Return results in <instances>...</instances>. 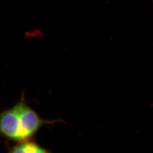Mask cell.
<instances>
[{
    "instance_id": "cell-1",
    "label": "cell",
    "mask_w": 153,
    "mask_h": 153,
    "mask_svg": "<svg viewBox=\"0 0 153 153\" xmlns=\"http://www.w3.org/2000/svg\"><path fill=\"white\" fill-rule=\"evenodd\" d=\"M15 106L21 121V142L30 140L43 126L51 123V121L41 119L35 111L28 106L23 99Z\"/></svg>"
},
{
    "instance_id": "cell-2",
    "label": "cell",
    "mask_w": 153,
    "mask_h": 153,
    "mask_svg": "<svg viewBox=\"0 0 153 153\" xmlns=\"http://www.w3.org/2000/svg\"><path fill=\"white\" fill-rule=\"evenodd\" d=\"M0 137L21 142V121L16 106L0 112Z\"/></svg>"
},
{
    "instance_id": "cell-3",
    "label": "cell",
    "mask_w": 153,
    "mask_h": 153,
    "mask_svg": "<svg viewBox=\"0 0 153 153\" xmlns=\"http://www.w3.org/2000/svg\"><path fill=\"white\" fill-rule=\"evenodd\" d=\"M8 153H52L30 140L19 142Z\"/></svg>"
}]
</instances>
